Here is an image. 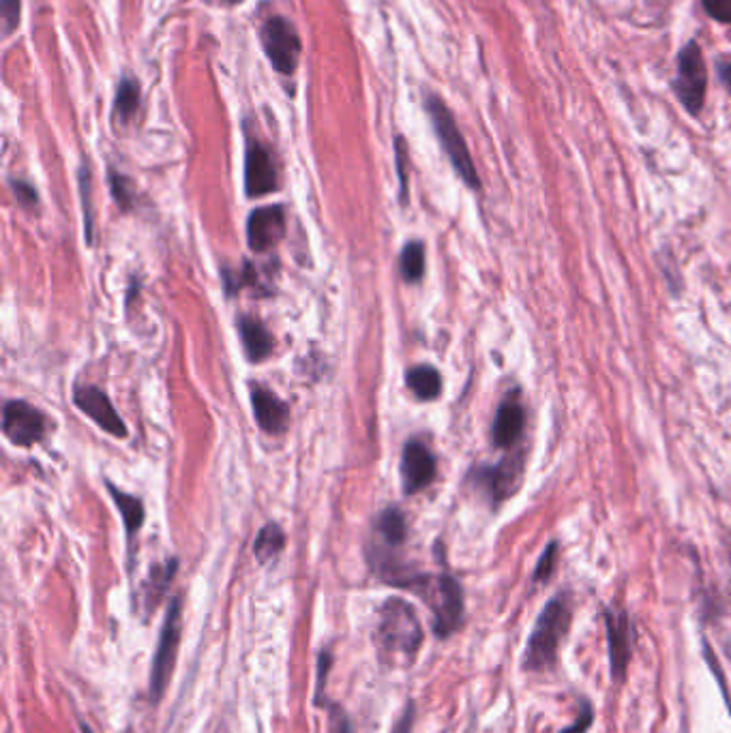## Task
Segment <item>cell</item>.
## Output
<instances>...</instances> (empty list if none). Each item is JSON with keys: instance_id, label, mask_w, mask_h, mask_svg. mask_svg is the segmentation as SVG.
Instances as JSON below:
<instances>
[{"instance_id": "cell-39", "label": "cell", "mask_w": 731, "mask_h": 733, "mask_svg": "<svg viewBox=\"0 0 731 733\" xmlns=\"http://www.w3.org/2000/svg\"><path fill=\"white\" fill-rule=\"evenodd\" d=\"M226 3H230V5H236V3H243V0H226Z\"/></svg>"}, {"instance_id": "cell-23", "label": "cell", "mask_w": 731, "mask_h": 733, "mask_svg": "<svg viewBox=\"0 0 731 733\" xmlns=\"http://www.w3.org/2000/svg\"><path fill=\"white\" fill-rule=\"evenodd\" d=\"M176 566L178 562L176 560H168L166 564H157L153 566L151 571V577L146 579V586H144V592H146V607L148 611H151L153 607H157L159 598L166 594L170 581L174 579V573H176Z\"/></svg>"}, {"instance_id": "cell-21", "label": "cell", "mask_w": 731, "mask_h": 733, "mask_svg": "<svg viewBox=\"0 0 731 733\" xmlns=\"http://www.w3.org/2000/svg\"><path fill=\"white\" fill-rule=\"evenodd\" d=\"M283 547H286V534H283L281 526H277V523H266L256 536L253 551H256V558L260 564H268L279 556Z\"/></svg>"}, {"instance_id": "cell-9", "label": "cell", "mask_w": 731, "mask_h": 733, "mask_svg": "<svg viewBox=\"0 0 731 733\" xmlns=\"http://www.w3.org/2000/svg\"><path fill=\"white\" fill-rule=\"evenodd\" d=\"M277 166L273 153L258 142L249 140L245 148V193L247 198H262L277 191Z\"/></svg>"}, {"instance_id": "cell-38", "label": "cell", "mask_w": 731, "mask_h": 733, "mask_svg": "<svg viewBox=\"0 0 731 733\" xmlns=\"http://www.w3.org/2000/svg\"><path fill=\"white\" fill-rule=\"evenodd\" d=\"M80 729H82V733H93V731H91V727H88L86 723H80Z\"/></svg>"}, {"instance_id": "cell-33", "label": "cell", "mask_w": 731, "mask_h": 733, "mask_svg": "<svg viewBox=\"0 0 731 733\" xmlns=\"http://www.w3.org/2000/svg\"><path fill=\"white\" fill-rule=\"evenodd\" d=\"M20 11H22V0H3V24H5V35H11L20 24Z\"/></svg>"}, {"instance_id": "cell-13", "label": "cell", "mask_w": 731, "mask_h": 733, "mask_svg": "<svg viewBox=\"0 0 731 733\" xmlns=\"http://www.w3.org/2000/svg\"><path fill=\"white\" fill-rule=\"evenodd\" d=\"M283 236H286L283 206H262L251 211L247 219V243L253 251L262 253L273 249Z\"/></svg>"}, {"instance_id": "cell-10", "label": "cell", "mask_w": 731, "mask_h": 733, "mask_svg": "<svg viewBox=\"0 0 731 733\" xmlns=\"http://www.w3.org/2000/svg\"><path fill=\"white\" fill-rule=\"evenodd\" d=\"M73 403H76L78 410H82L91 421H95L103 431H108L114 438H127V427L123 423L121 414L116 412L108 395L99 391L97 386L82 384L73 391Z\"/></svg>"}, {"instance_id": "cell-3", "label": "cell", "mask_w": 731, "mask_h": 733, "mask_svg": "<svg viewBox=\"0 0 731 733\" xmlns=\"http://www.w3.org/2000/svg\"><path fill=\"white\" fill-rule=\"evenodd\" d=\"M406 590L416 592L429 605L434 613V633L440 639L451 637L464 622V592L455 577L414 573L406 583Z\"/></svg>"}, {"instance_id": "cell-15", "label": "cell", "mask_w": 731, "mask_h": 733, "mask_svg": "<svg viewBox=\"0 0 731 733\" xmlns=\"http://www.w3.org/2000/svg\"><path fill=\"white\" fill-rule=\"evenodd\" d=\"M524 427H526V412L519 401V393L515 391L504 397V401L500 403V408L496 412L494 429H491L494 444L500 448H511L513 444L519 442L521 433H524Z\"/></svg>"}, {"instance_id": "cell-29", "label": "cell", "mask_w": 731, "mask_h": 733, "mask_svg": "<svg viewBox=\"0 0 731 733\" xmlns=\"http://www.w3.org/2000/svg\"><path fill=\"white\" fill-rule=\"evenodd\" d=\"M395 159H397V172H399V183H401V202L406 204L408 198V176H406V142L404 138L395 140Z\"/></svg>"}, {"instance_id": "cell-1", "label": "cell", "mask_w": 731, "mask_h": 733, "mask_svg": "<svg viewBox=\"0 0 731 733\" xmlns=\"http://www.w3.org/2000/svg\"><path fill=\"white\" fill-rule=\"evenodd\" d=\"M374 643L386 667L414 663L423 643V626L414 607L404 598H389L380 607Z\"/></svg>"}, {"instance_id": "cell-16", "label": "cell", "mask_w": 731, "mask_h": 733, "mask_svg": "<svg viewBox=\"0 0 731 733\" xmlns=\"http://www.w3.org/2000/svg\"><path fill=\"white\" fill-rule=\"evenodd\" d=\"M519 474H521V463L519 459H513V461H504L500 463V466H494V468H483L474 476H476V481H479V485L489 489L494 504H498L504 498H509L511 493L517 489Z\"/></svg>"}, {"instance_id": "cell-25", "label": "cell", "mask_w": 731, "mask_h": 733, "mask_svg": "<svg viewBox=\"0 0 731 733\" xmlns=\"http://www.w3.org/2000/svg\"><path fill=\"white\" fill-rule=\"evenodd\" d=\"M91 168L84 166L80 168V193H82V206H84V226H86V241L93 243V204H91Z\"/></svg>"}, {"instance_id": "cell-17", "label": "cell", "mask_w": 731, "mask_h": 733, "mask_svg": "<svg viewBox=\"0 0 731 733\" xmlns=\"http://www.w3.org/2000/svg\"><path fill=\"white\" fill-rule=\"evenodd\" d=\"M238 333H241V341L249 361L260 363L273 354L275 339L260 320L251 316H241L238 318Z\"/></svg>"}, {"instance_id": "cell-4", "label": "cell", "mask_w": 731, "mask_h": 733, "mask_svg": "<svg viewBox=\"0 0 731 733\" xmlns=\"http://www.w3.org/2000/svg\"><path fill=\"white\" fill-rule=\"evenodd\" d=\"M425 110H427V116L431 121V127H434L436 136H438V140L444 148L446 157H449L451 166L455 168V172L459 174L461 181H464L470 189H481L479 172H476V168H474V161H472V155L468 151V144H466L464 136H461L457 121H455L453 112L449 110V106H446V103L438 95L427 93L425 95Z\"/></svg>"}, {"instance_id": "cell-32", "label": "cell", "mask_w": 731, "mask_h": 733, "mask_svg": "<svg viewBox=\"0 0 731 733\" xmlns=\"http://www.w3.org/2000/svg\"><path fill=\"white\" fill-rule=\"evenodd\" d=\"M331 665H333V656L328 650H324L318 658V684H316V706H324V697H322V691L326 686V678H328V671H331Z\"/></svg>"}, {"instance_id": "cell-14", "label": "cell", "mask_w": 731, "mask_h": 733, "mask_svg": "<svg viewBox=\"0 0 731 733\" xmlns=\"http://www.w3.org/2000/svg\"><path fill=\"white\" fill-rule=\"evenodd\" d=\"M251 406L256 414V423L266 433H281L290 423V408L281 401L271 388L262 384H251Z\"/></svg>"}, {"instance_id": "cell-24", "label": "cell", "mask_w": 731, "mask_h": 733, "mask_svg": "<svg viewBox=\"0 0 731 733\" xmlns=\"http://www.w3.org/2000/svg\"><path fill=\"white\" fill-rule=\"evenodd\" d=\"M401 275L408 283L421 281L425 275V247L421 241H412L401 251Z\"/></svg>"}, {"instance_id": "cell-22", "label": "cell", "mask_w": 731, "mask_h": 733, "mask_svg": "<svg viewBox=\"0 0 731 733\" xmlns=\"http://www.w3.org/2000/svg\"><path fill=\"white\" fill-rule=\"evenodd\" d=\"M140 108V84L131 78L118 82L114 97V114L121 123H129Z\"/></svg>"}, {"instance_id": "cell-18", "label": "cell", "mask_w": 731, "mask_h": 733, "mask_svg": "<svg viewBox=\"0 0 731 733\" xmlns=\"http://www.w3.org/2000/svg\"><path fill=\"white\" fill-rule=\"evenodd\" d=\"M374 532H376V549L395 551L397 547L406 543V536H408L404 513H401L395 506L384 508L376 519Z\"/></svg>"}, {"instance_id": "cell-28", "label": "cell", "mask_w": 731, "mask_h": 733, "mask_svg": "<svg viewBox=\"0 0 731 733\" xmlns=\"http://www.w3.org/2000/svg\"><path fill=\"white\" fill-rule=\"evenodd\" d=\"M556 564H558V545L551 543L545 549V553L541 556L539 564H536L534 581H549V577L554 575V571H556Z\"/></svg>"}, {"instance_id": "cell-19", "label": "cell", "mask_w": 731, "mask_h": 733, "mask_svg": "<svg viewBox=\"0 0 731 733\" xmlns=\"http://www.w3.org/2000/svg\"><path fill=\"white\" fill-rule=\"evenodd\" d=\"M406 384L421 401H434L442 393V376L431 365H416L408 369Z\"/></svg>"}, {"instance_id": "cell-11", "label": "cell", "mask_w": 731, "mask_h": 733, "mask_svg": "<svg viewBox=\"0 0 731 733\" xmlns=\"http://www.w3.org/2000/svg\"><path fill=\"white\" fill-rule=\"evenodd\" d=\"M607 626V646H609V667L611 678L616 684L626 680L631 665V620L626 611H607L605 613Z\"/></svg>"}, {"instance_id": "cell-31", "label": "cell", "mask_w": 731, "mask_h": 733, "mask_svg": "<svg viewBox=\"0 0 731 733\" xmlns=\"http://www.w3.org/2000/svg\"><path fill=\"white\" fill-rule=\"evenodd\" d=\"M701 5L712 20L731 24V0H701Z\"/></svg>"}, {"instance_id": "cell-27", "label": "cell", "mask_w": 731, "mask_h": 733, "mask_svg": "<svg viewBox=\"0 0 731 733\" xmlns=\"http://www.w3.org/2000/svg\"><path fill=\"white\" fill-rule=\"evenodd\" d=\"M328 710V733H354L350 718L339 703H324Z\"/></svg>"}, {"instance_id": "cell-7", "label": "cell", "mask_w": 731, "mask_h": 733, "mask_svg": "<svg viewBox=\"0 0 731 733\" xmlns=\"http://www.w3.org/2000/svg\"><path fill=\"white\" fill-rule=\"evenodd\" d=\"M262 48L275 71L283 76H292L301 58V37H298L292 22L281 16L268 18L262 26Z\"/></svg>"}, {"instance_id": "cell-35", "label": "cell", "mask_w": 731, "mask_h": 733, "mask_svg": "<svg viewBox=\"0 0 731 733\" xmlns=\"http://www.w3.org/2000/svg\"><path fill=\"white\" fill-rule=\"evenodd\" d=\"M704 656H706V661H708L710 669L714 671V676H716V680H719V686H721V691H723V695H725V699H727V706H729V695H727L725 678H723V673H721V665H719V663H716V658H714V654L710 652V648H708V646H704ZM729 710H731V706H729Z\"/></svg>"}, {"instance_id": "cell-37", "label": "cell", "mask_w": 731, "mask_h": 733, "mask_svg": "<svg viewBox=\"0 0 731 733\" xmlns=\"http://www.w3.org/2000/svg\"><path fill=\"white\" fill-rule=\"evenodd\" d=\"M721 78H723L725 86L729 88V93H731V63H729V65H723V67H721Z\"/></svg>"}, {"instance_id": "cell-26", "label": "cell", "mask_w": 731, "mask_h": 733, "mask_svg": "<svg viewBox=\"0 0 731 733\" xmlns=\"http://www.w3.org/2000/svg\"><path fill=\"white\" fill-rule=\"evenodd\" d=\"M110 187H112V193L114 198L118 202V206L123 208V211H131L133 206V185L127 176L118 174V172H110Z\"/></svg>"}, {"instance_id": "cell-12", "label": "cell", "mask_w": 731, "mask_h": 733, "mask_svg": "<svg viewBox=\"0 0 731 733\" xmlns=\"http://www.w3.org/2000/svg\"><path fill=\"white\" fill-rule=\"evenodd\" d=\"M436 478V457L429 451V446L421 440H410L404 446V455H401V483L404 491L419 493L425 487L434 483Z\"/></svg>"}, {"instance_id": "cell-34", "label": "cell", "mask_w": 731, "mask_h": 733, "mask_svg": "<svg viewBox=\"0 0 731 733\" xmlns=\"http://www.w3.org/2000/svg\"><path fill=\"white\" fill-rule=\"evenodd\" d=\"M11 189L24 206H35L37 204V191H35L33 185H28L24 181H11Z\"/></svg>"}, {"instance_id": "cell-36", "label": "cell", "mask_w": 731, "mask_h": 733, "mask_svg": "<svg viewBox=\"0 0 731 733\" xmlns=\"http://www.w3.org/2000/svg\"><path fill=\"white\" fill-rule=\"evenodd\" d=\"M412 723H414V703H408L404 714L399 716V721H397L393 733H410L412 731Z\"/></svg>"}, {"instance_id": "cell-30", "label": "cell", "mask_w": 731, "mask_h": 733, "mask_svg": "<svg viewBox=\"0 0 731 733\" xmlns=\"http://www.w3.org/2000/svg\"><path fill=\"white\" fill-rule=\"evenodd\" d=\"M592 723H594V708L590 706L588 699H581L577 721L571 727H566L562 733H586L592 727Z\"/></svg>"}, {"instance_id": "cell-8", "label": "cell", "mask_w": 731, "mask_h": 733, "mask_svg": "<svg viewBox=\"0 0 731 733\" xmlns=\"http://www.w3.org/2000/svg\"><path fill=\"white\" fill-rule=\"evenodd\" d=\"M48 431V418L41 410L20 399H11L3 408V433L16 446H33Z\"/></svg>"}, {"instance_id": "cell-20", "label": "cell", "mask_w": 731, "mask_h": 733, "mask_svg": "<svg viewBox=\"0 0 731 733\" xmlns=\"http://www.w3.org/2000/svg\"><path fill=\"white\" fill-rule=\"evenodd\" d=\"M108 491H110L112 500L116 502L118 513L123 515L125 530H127V536H129V541H131V536L136 534L142 528V523H144V504H142L140 498L131 496V493L121 491L118 487H114L112 483H108Z\"/></svg>"}, {"instance_id": "cell-6", "label": "cell", "mask_w": 731, "mask_h": 733, "mask_svg": "<svg viewBox=\"0 0 731 733\" xmlns=\"http://www.w3.org/2000/svg\"><path fill=\"white\" fill-rule=\"evenodd\" d=\"M706 88L708 69L704 54H701L697 43L691 41L678 56V76L674 82V91L686 110L691 114H699L706 101Z\"/></svg>"}, {"instance_id": "cell-2", "label": "cell", "mask_w": 731, "mask_h": 733, "mask_svg": "<svg viewBox=\"0 0 731 733\" xmlns=\"http://www.w3.org/2000/svg\"><path fill=\"white\" fill-rule=\"evenodd\" d=\"M573 620V607L566 594L554 596L536 618V624L526 643L524 658H521V667L526 671H551L558 663V652L562 641L569 633Z\"/></svg>"}, {"instance_id": "cell-5", "label": "cell", "mask_w": 731, "mask_h": 733, "mask_svg": "<svg viewBox=\"0 0 731 733\" xmlns=\"http://www.w3.org/2000/svg\"><path fill=\"white\" fill-rule=\"evenodd\" d=\"M178 643H181V598H174L161 626L151 669V682H148V688H151L148 693H151L153 703H157L161 695L166 693L176 663Z\"/></svg>"}]
</instances>
